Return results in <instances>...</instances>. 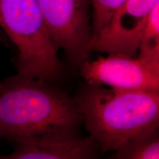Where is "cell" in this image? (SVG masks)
Returning a JSON list of instances; mask_svg holds the SVG:
<instances>
[{
  "instance_id": "1",
  "label": "cell",
  "mask_w": 159,
  "mask_h": 159,
  "mask_svg": "<svg viewBox=\"0 0 159 159\" xmlns=\"http://www.w3.org/2000/svg\"><path fill=\"white\" fill-rule=\"evenodd\" d=\"M83 117L75 98L46 81L15 75L0 89V138L78 136Z\"/></svg>"
},
{
  "instance_id": "2",
  "label": "cell",
  "mask_w": 159,
  "mask_h": 159,
  "mask_svg": "<svg viewBox=\"0 0 159 159\" xmlns=\"http://www.w3.org/2000/svg\"><path fill=\"white\" fill-rule=\"evenodd\" d=\"M75 99L87 130L104 152L158 128L159 92L89 84Z\"/></svg>"
},
{
  "instance_id": "3",
  "label": "cell",
  "mask_w": 159,
  "mask_h": 159,
  "mask_svg": "<svg viewBox=\"0 0 159 159\" xmlns=\"http://www.w3.org/2000/svg\"><path fill=\"white\" fill-rule=\"evenodd\" d=\"M0 27L18 49L17 75L46 82L61 75L62 63L36 0H0Z\"/></svg>"
},
{
  "instance_id": "4",
  "label": "cell",
  "mask_w": 159,
  "mask_h": 159,
  "mask_svg": "<svg viewBox=\"0 0 159 159\" xmlns=\"http://www.w3.org/2000/svg\"><path fill=\"white\" fill-rule=\"evenodd\" d=\"M55 49L71 60L85 61L91 39L90 0H36Z\"/></svg>"
},
{
  "instance_id": "5",
  "label": "cell",
  "mask_w": 159,
  "mask_h": 159,
  "mask_svg": "<svg viewBox=\"0 0 159 159\" xmlns=\"http://www.w3.org/2000/svg\"><path fill=\"white\" fill-rule=\"evenodd\" d=\"M80 75L88 84L124 90L159 91V63L124 54H108L80 63Z\"/></svg>"
},
{
  "instance_id": "6",
  "label": "cell",
  "mask_w": 159,
  "mask_h": 159,
  "mask_svg": "<svg viewBox=\"0 0 159 159\" xmlns=\"http://www.w3.org/2000/svg\"><path fill=\"white\" fill-rule=\"evenodd\" d=\"M159 0H125L106 27L91 39L88 52L124 54L134 57L151 11Z\"/></svg>"
},
{
  "instance_id": "7",
  "label": "cell",
  "mask_w": 159,
  "mask_h": 159,
  "mask_svg": "<svg viewBox=\"0 0 159 159\" xmlns=\"http://www.w3.org/2000/svg\"><path fill=\"white\" fill-rule=\"evenodd\" d=\"M14 142L13 152L0 159H88L96 156L99 147L91 136L32 137Z\"/></svg>"
},
{
  "instance_id": "8",
  "label": "cell",
  "mask_w": 159,
  "mask_h": 159,
  "mask_svg": "<svg viewBox=\"0 0 159 159\" xmlns=\"http://www.w3.org/2000/svg\"><path fill=\"white\" fill-rule=\"evenodd\" d=\"M114 156L121 159H158L159 139L157 130L130 139L117 149Z\"/></svg>"
},
{
  "instance_id": "9",
  "label": "cell",
  "mask_w": 159,
  "mask_h": 159,
  "mask_svg": "<svg viewBox=\"0 0 159 159\" xmlns=\"http://www.w3.org/2000/svg\"><path fill=\"white\" fill-rule=\"evenodd\" d=\"M138 51L139 57L159 63V3L149 16L139 41Z\"/></svg>"
},
{
  "instance_id": "10",
  "label": "cell",
  "mask_w": 159,
  "mask_h": 159,
  "mask_svg": "<svg viewBox=\"0 0 159 159\" xmlns=\"http://www.w3.org/2000/svg\"><path fill=\"white\" fill-rule=\"evenodd\" d=\"M125 0H90L93 8L91 39L106 27L111 18Z\"/></svg>"
},
{
  "instance_id": "11",
  "label": "cell",
  "mask_w": 159,
  "mask_h": 159,
  "mask_svg": "<svg viewBox=\"0 0 159 159\" xmlns=\"http://www.w3.org/2000/svg\"><path fill=\"white\" fill-rule=\"evenodd\" d=\"M3 40H4V35H3L2 32L0 30V43L2 42ZM2 85V81L0 80V89H1Z\"/></svg>"
}]
</instances>
